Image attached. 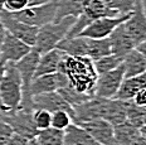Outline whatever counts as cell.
I'll return each mask as SVG.
<instances>
[{"instance_id": "cell-29", "label": "cell", "mask_w": 146, "mask_h": 145, "mask_svg": "<svg viewBox=\"0 0 146 145\" xmlns=\"http://www.w3.org/2000/svg\"><path fill=\"white\" fill-rule=\"evenodd\" d=\"M50 120H52V112L43 108H36L33 111V121H34L35 128L38 131L44 129L50 128Z\"/></svg>"}, {"instance_id": "cell-33", "label": "cell", "mask_w": 146, "mask_h": 145, "mask_svg": "<svg viewBox=\"0 0 146 145\" xmlns=\"http://www.w3.org/2000/svg\"><path fill=\"white\" fill-rule=\"evenodd\" d=\"M29 140L25 139L22 135H18V134H13V136L9 139V141L5 145H28Z\"/></svg>"}, {"instance_id": "cell-14", "label": "cell", "mask_w": 146, "mask_h": 145, "mask_svg": "<svg viewBox=\"0 0 146 145\" xmlns=\"http://www.w3.org/2000/svg\"><path fill=\"white\" fill-rule=\"evenodd\" d=\"M108 41L110 46H111V53L122 59L130 51L135 48V43L130 38V35L127 34V32L125 31L122 23L108 35Z\"/></svg>"}, {"instance_id": "cell-22", "label": "cell", "mask_w": 146, "mask_h": 145, "mask_svg": "<svg viewBox=\"0 0 146 145\" xmlns=\"http://www.w3.org/2000/svg\"><path fill=\"white\" fill-rule=\"evenodd\" d=\"M137 126L132 125L131 122L126 121L118 124L113 126V134H115V140L117 145H131L132 141L137 138L139 132Z\"/></svg>"}, {"instance_id": "cell-17", "label": "cell", "mask_w": 146, "mask_h": 145, "mask_svg": "<svg viewBox=\"0 0 146 145\" xmlns=\"http://www.w3.org/2000/svg\"><path fill=\"white\" fill-rule=\"evenodd\" d=\"M122 67L125 78L136 77L146 72V61L145 58L140 54L139 51L133 48L122 59Z\"/></svg>"}, {"instance_id": "cell-23", "label": "cell", "mask_w": 146, "mask_h": 145, "mask_svg": "<svg viewBox=\"0 0 146 145\" xmlns=\"http://www.w3.org/2000/svg\"><path fill=\"white\" fill-rule=\"evenodd\" d=\"M86 39H87V57L90 59L96 61V59L101 58V57L112 54L108 37L101 39H92V38H86Z\"/></svg>"}, {"instance_id": "cell-16", "label": "cell", "mask_w": 146, "mask_h": 145, "mask_svg": "<svg viewBox=\"0 0 146 145\" xmlns=\"http://www.w3.org/2000/svg\"><path fill=\"white\" fill-rule=\"evenodd\" d=\"M63 144L64 145H98L95 139L78 124L72 122L63 130Z\"/></svg>"}, {"instance_id": "cell-4", "label": "cell", "mask_w": 146, "mask_h": 145, "mask_svg": "<svg viewBox=\"0 0 146 145\" xmlns=\"http://www.w3.org/2000/svg\"><path fill=\"white\" fill-rule=\"evenodd\" d=\"M56 13H57V1L56 0H50V1L44 3V4L28 7L23 9V10L11 14L18 20L28 24V25L40 28L45 24L54 22Z\"/></svg>"}, {"instance_id": "cell-26", "label": "cell", "mask_w": 146, "mask_h": 145, "mask_svg": "<svg viewBox=\"0 0 146 145\" xmlns=\"http://www.w3.org/2000/svg\"><path fill=\"white\" fill-rule=\"evenodd\" d=\"M57 92H58L59 95L62 96V97L64 98L72 107H76V106H78V105L86 102L87 100L92 98V97H90V96L83 95V93L76 91V90L73 88V87L69 86V84H67L66 87H62V88H59Z\"/></svg>"}, {"instance_id": "cell-25", "label": "cell", "mask_w": 146, "mask_h": 145, "mask_svg": "<svg viewBox=\"0 0 146 145\" xmlns=\"http://www.w3.org/2000/svg\"><path fill=\"white\" fill-rule=\"evenodd\" d=\"M92 62H93V67H95L97 76H100V74L107 73V72L112 71V69L117 68L122 63V58L115 56V54H108V56L101 57V58Z\"/></svg>"}, {"instance_id": "cell-36", "label": "cell", "mask_w": 146, "mask_h": 145, "mask_svg": "<svg viewBox=\"0 0 146 145\" xmlns=\"http://www.w3.org/2000/svg\"><path fill=\"white\" fill-rule=\"evenodd\" d=\"M140 132V131H139ZM131 145H146V138H144L142 135H137V138L135 139V140L132 141Z\"/></svg>"}, {"instance_id": "cell-13", "label": "cell", "mask_w": 146, "mask_h": 145, "mask_svg": "<svg viewBox=\"0 0 146 145\" xmlns=\"http://www.w3.org/2000/svg\"><path fill=\"white\" fill-rule=\"evenodd\" d=\"M30 49L32 47H29L28 44H25L24 42L19 41L18 38L13 37L7 32L1 47V52H0V61L5 63H17L27 53H29Z\"/></svg>"}, {"instance_id": "cell-7", "label": "cell", "mask_w": 146, "mask_h": 145, "mask_svg": "<svg viewBox=\"0 0 146 145\" xmlns=\"http://www.w3.org/2000/svg\"><path fill=\"white\" fill-rule=\"evenodd\" d=\"M125 78L122 63L117 68L97 77L95 86V96L101 98H115Z\"/></svg>"}, {"instance_id": "cell-34", "label": "cell", "mask_w": 146, "mask_h": 145, "mask_svg": "<svg viewBox=\"0 0 146 145\" xmlns=\"http://www.w3.org/2000/svg\"><path fill=\"white\" fill-rule=\"evenodd\" d=\"M135 49H136V51H139L140 54H141V56L144 57L145 61H146V41L141 42V43H139L137 46L135 47Z\"/></svg>"}, {"instance_id": "cell-37", "label": "cell", "mask_w": 146, "mask_h": 145, "mask_svg": "<svg viewBox=\"0 0 146 145\" xmlns=\"http://www.w3.org/2000/svg\"><path fill=\"white\" fill-rule=\"evenodd\" d=\"M50 0H29V7H33V5H40L44 4V3H48Z\"/></svg>"}, {"instance_id": "cell-39", "label": "cell", "mask_w": 146, "mask_h": 145, "mask_svg": "<svg viewBox=\"0 0 146 145\" xmlns=\"http://www.w3.org/2000/svg\"><path fill=\"white\" fill-rule=\"evenodd\" d=\"M139 131H140V135H142L144 138H146V125H142L141 128L139 129Z\"/></svg>"}, {"instance_id": "cell-20", "label": "cell", "mask_w": 146, "mask_h": 145, "mask_svg": "<svg viewBox=\"0 0 146 145\" xmlns=\"http://www.w3.org/2000/svg\"><path fill=\"white\" fill-rule=\"evenodd\" d=\"M57 1V13L54 22L60 20L66 17H80L83 11L87 0H56Z\"/></svg>"}, {"instance_id": "cell-24", "label": "cell", "mask_w": 146, "mask_h": 145, "mask_svg": "<svg viewBox=\"0 0 146 145\" xmlns=\"http://www.w3.org/2000/svg\"><path fill=\"white\" fill-rule=\"evenodd\" d=\"M34 140L38 145H64L63 144V130L53 128L38 131Z\"/></svg>"}, {"instance_id": "cell-3", "label": "cell", "mask_w": 146, "mask_h": 145, "mask_svg": "<svg viewBox=\"0 0 146 145\" xmlns=\"http://www.w3.org/2000/svg\"><path fill=\"white\" fill-rule=\"evenodd\" d=\"M77 18L74 17H66L57 22H50L45 25L38 28L36 33L35 43L32 48L38 52L39 54H43L45 52L54 49L57 44L62 41L63 38L67 37L69 29L74 24Z\"/></svg>"}, {"instance_id": "cell-31", "label": "cell", "mask_w": 146, "mask_h": 145, "mask_svg": "<svg viewBox=\"0 0 146 145\" xmlns=\"http://www.w3.org/2000/svg\"><path fill=\"white\" fill-rule=\"evenodd\" d=\"M14 131L10 128V125L0 116V145H5L9 141V139L13 136Z\"/></svg>"}, {"instance_id": "cell-42", "label": "cell", "mask_w": 146, "mask_h": 145, "mask_svg": "<svg viewBox=\"0 0 146 145\" xmlns=\"http://www.w3.org/2000/svg\"><path fill=\"white\" fill-rule=\"evenodd\" d=\"M28 145H38V144H36V143H35V140H34V139H32V140H29V143H28Z\"/></svg>"}, {"instance_id": "cell-38", "label": "cell", "mask_w": 146, "mask_h": 145, "mask_svg": "<svg viewBox=\"0 0 146 145\" xmlns=\"http://www.w3.org/2000/svg\"><path fill=\"white\" fill-rule=\"evenodd\" d=\"M4 69H5V62L0 61V81H1L3 74H4Z\"/></svg>"}, {"instance_id": "cell-27", "label": "cell", "mask_w": 146, "mask_h": 145, "mask_svg": "<svg viewBox=\"0 0 146 145\" xmlns=\"http://www.w3.org/2000/svg\"><path fill=\"white\" fill-rule=\"evenodd\" d=\"M108 9L118 15H126L133 10L137 0H102Z\"/></svg>"}, {"instance_id": "cell-30", "label": "cell", "mask_w": 146, "mask_h": 145, "mask_svg": "<svg viewBox=\"0 0 146 145\" xmlns=\"http://www.w3.org/2000/svg\"><path fill=\"white\" fill-rule=\"evenodd\" d=\"M29 7V0H4L3 10L9 13H17Z\"/></svg>"}, {"instance_id": "cell-8", "label": "cell", "mask_w": 146, "mask_h": 145, "mask_svg": "<svg viewBox=\"0 0 146 145\" xmlns=\"http://www.w3.org/2000/svg\"><path fill=\"white\" fill-rule=\"evenodd\" d=\"M130 14L120 15V17H102V18H98V19L91 22L78 35H81V37H86V38H92V39L107 38L121 23H123L125 20L129 18Z\"/></svg>"}, {"instance_id": "cell-21", "label": "cell", "mask_w": 146, "mask_h": 145, "mask_svg": "<svg viewBox=\"0 0 146 145\" xmlns=\"http://www.w3.org/2000/svg\"><path fill=\"white\" fill-rule=\"evenodd\" d=\"M82 14L87 18L90 23L102 17H120L111 9H108L102 0H87Z\"/></svg>"}, {"instance_id": "cell-35", "label": "cell", "mask_w": 146, "mask_h": 145, "mask_svg": "<svg viewBox=\"0 0 146 145\" xmlns=\"http://www.w3.org/2000/svg\"><path fill=\"white\" fill-rule=\"evenodd\" d=\"M5 34H7V31H5L4 25H3L1 22H0V52H1V47H3V43H4Z\"/></svg>"}, {"instance_id": "cell-10", "label": "cell", "mask_w": 146, "mask_h": 145, "mask_svg": "<svg viewBox=\"0 0 146 145\" xmlns=\"http://www.w3.org/2000/svg\"><path fill=\"white\" fill-rule=\"evenodd\" d=\"M68 84L66 74L62 72H56V73L44 74V76H39L32 80L29 84V96L33 97L35 95H40V93H48L58 91L62 87H66Z\"/></svg>"}, {"instance_id": "cell-9", "label": "cell", "mask_w": 146, "mask_h": 145, "mask_svg": "<svg viewBox=\"0 0 146 145\" xmlns=\"http://www.w3.org/2000/svg\"><path fill=\"white\" fill-rule=\"evenodd\" d=\"M122 24L125 27V31L135 43V47L139 43L146 41V15L142 10L141 0L136 1L133 10Z\"/></svg>"}, {"instance_id": "cell-6", "label": "cell", "mask_w": 146, "mask_h": 145, "mask_svg": "<svg viewBox=\"0 0 146 145\" xmlns=\"http://www.w3.org/2000/svg\"><path fill=\"white\" fill-rule=\"evenodd\" d=\"M0 116L10 125L14 134L22 135L28 140L34 139L35 135L38 134V129L35 128L34 121H33V111L18 108L13 112L0 114Z\"/></svg>"}, {"instance_id": "cell-32", "label": "cell", "mask_w": 146, "mask_h": 145, "mask_svg": "<svg viewBox=\"0 0 146 145\" xmlns=\"http://www.w3.org/2000/svg\"><path fill=\"white\" fill-rule=\"evenodd\" d=\"M132 102L139 107H146V88H141L137 91L132 98Z\"/></svg>"}, {"instance_id": "cell-40", "label": "cell", "mask_w": 146, "mask_h": 145, "mask_svg": "<svg viewBox=\"0 0 146 145\" xmlns=\"http://www.w3.org/2000/svg\"><path fill=\"white\" fill-rule=\"evenodd\" d=\"M142 125H146V107H144L142 111Z\"/></svg>"}, {"instance_id": "cell-28", "label": "cell", "mask_w": 146, "mask_h": 145, "mask_svg": "<svg viewBox=\"0 0 146 145\" xmlns=\"http://www.w3.org/2000/svg\"><path fill=\"white\" fill-rule=\"evenodd\" d=\"M73 122L72 116L66 111H56L52 112V120H50V128L53 129H58V130H64L66 128H68L69 125Z\"/></svg>"}, {"instance_id": "cell-43", "label": "cell", "mask_w": 146, "mask_h": 145, "mask_svg": "<svg viewBox=\"0 0 146 145\" xmlns=\"http://www.w3.org/2000/svg\"><path fill=\"white\" fill-rule=\"evenodd\" d=\"M3 3H4V0H0V10H3Z\"/></svg>"}, {"instance_id": "cell-2", "label": "cell", "mask_w": 146, "mask_h": 145, "mask_svg": "<svg viewBox=\"0 0 146 145\" xmlns=\"http://www.w3.org/2000/svg\"><path fill=\"white\" fill-rule=\"evenodd\" d=\"M22 80L14 63H5L3 78L0 81V114H9L18 110L22 104Z\"/></svg>"}, {"instance_id": "cell-11", "label": "cell", "mask_w": 146, "mask_h": 145, "mask_svg": "<svg viewBox=\"0 0 146 145\" xmlns=\"http://www.w3.org/2000/svg\"><path fill=\"white\" fill-rule=\"evenodd\" d=\"M91 135L98 145H117L115 140L113 125L103 119H92L78 124Z\"/></svg>"}, {"instance_id": "cell-19", "label": "cell", "mask_w": 146, "mask_h": 145, "mask_svg": "<svg viewBox=\"0 0 146 145\" xmlns=\"http://www.w3.org/2000/svg\"><path fill=\"white\" fill-rule=\"evenodd\" d=\"M141 88H146V72L136 77L123 78L115 98L122 100V101H130Z\"/></svg>"}, {"instance_id": "cell-41", "label": "cell", "mask_w": 146, "mask_h": 145, "mask_svg": "<svg viewBox=\"0 0 146 145\" xmlns=\"http://www.w3.org/2000/svg\"><path fill=\"white\" fill-rule=\"evenodd\" d=\"M141 5H142V10H144V13L146 15V0H141Z\"/></svg>"}, {"instance_id": "cell-1", "label": "cell", "mask_w": 146, "mask_h": 145, "mask_svg": "<svg viewBox=\"0 0 146 145\" xmlns=\"http://www.w3.org/2000/svg\"><path fill=\"white\" fill-rule=\"evenodd\" d=\"M58 71L66 74L68 84L76 91L95 97V86L98 76L93 67L92 59L88 57H71L64 54L59 63Z\"/></svg>"}, {"instance_id": "cell-5", "label": "cell", "mask_w": 146, "mask_h": 145, "mask_svg": "<svg viewBox=\"0 0 146 145\" xmlns=\"http://www.w3.org/2000/svg\"><path fill=\"white\" fill-rule=\"evenodd\" d=\"M0 22H1L5 31H7L9 34H11L13 37L24 42V43L28 44L29 47L34 46L38 28L20 22V20H18L11 13L5 11V10H0Z\"/></svg>"}, {"instance_id": "cell-12", "label": "cell", "mask_w": 146, "mask_h": 145, "mask_svg": "<svg viewBox=\"0 0 146 145\" xmlns=\"http://www.w3.org/2000/svg\"><path fill=\"white\" fill-rule=\"evenodd\" d=\"M32 107L33 110L43 108V110H47L49 112H56V111H59V110L66 111V112H68L72 116V120H73V114H74L73 112V107L57 91L33 96Z\"/></svg>"}, {"instance_id": "cell-15", "label": "cell", "mask_w": 146, "mask_h": 145, "mask_svg": "<svg viewBox=\"0 0 146 145\" xmlns=\"http://www.w3.org/2000/svg\"><path fill=\"white\" fill-rule=\"evenodd\" d=\"M63 56H64V53H62L57 48L49 51V52L40 54L35 72H34V78L39 76H44V74H50V73L58 72L59 63L62 61Z\"/></svg>"}, {"instance_id": "cell-18", "label": "cell", "mask_w": 146, "mask_h": 145, "mask_svg": "<svg viewBox=\"0 0 146 145\" xmlns=\"http://www.w3.org/2000/svg\"><path fill=\"white\" fill-rule=\"evenodd\" d=\"M59 49L66 56L71 57H87V39L86 37L76 35V37H66L57 44Z\"/></svg>"}]
</instances>
